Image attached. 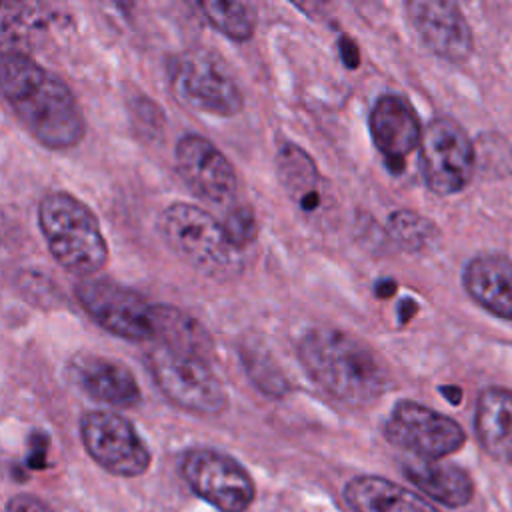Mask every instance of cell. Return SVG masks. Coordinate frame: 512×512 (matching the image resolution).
I'll use <instances>...</instances> for the list:
<instances>
[{
	"mask_svg": "<svg viewBox=\"0 0 512 512\" xmlns=\"http://www.w3.org/2000/svg\"><path fill=\"white\" fill-rule=\"evenodd\" d=\"M0 70L4 100L38 144L64 150L84 138L82 108L60 76L20 50H4Z\"/></svg>",
	"mask_w": 512,
	"mask_h": 512,
	"instance_id": "obj_1",
	"label": "cell"
},
{
	"mask_svg": "<svg viewBox=\"0 0 512 512\" xmlns=\"http://www.w3.org/2000/svg\"><path fill=\"white\" fill-rule=\"evenodd\" d=\"M298 358L328 396L350 408L374 404L388 388V374L376 354L342 330L306 332L298 344Z\"/></svg>",
	"mask_w": 512,
	"mask_h": 512,
	"instance_id": "obj_2",
	"label": "cell"
},
{
	"mask_svg": "<svg viewBox=\"0 0 512 512\" xmlns=\"http://www.w3.org/2000/svg\"><path fill=\"white\" fill-rule=\"evenodd\" d=\"M38 228L52 258L68 272L90 278L108 262V244L96 214L70 192L42 196L36 210Z\"/></svg>",
	"mask_w": 512,
	"mask_h": 512,
	"instance_id": "obj_3",
	"label": "cell"
},
{
	"mask_svg": "<svg viewBox=\"0 0 512 512\" xmlns=\"http://www.w3.org/2000/svg\"><path fill=\"white\" fill-rule=\"evenodd\" d=\"M158 230L182 260L214 280L234 278L244 268L242 250L230 240L224 224L204 208L172 202L162 210Z\"/></svg>",
	"mask_w": 512,
	"mask_h": 512,
	"instance_id": "obj_4",
	"label": "cell"
},
{
	"mask_svg": "<svg viewBox=\"0 0 512 512\" xmlns=\"http://www.w3.org/2000/svg\"><path fill=\"white\" fill-rule=\"evenodd\" d=\"M146 364L160 392L178 408L200 416H214L226 408V388L208 358L156 344Z\"/></svg>",
	"mask_w": 512,
	"mask_h": 512,
	"instance_id": "obj_5",
	"label": "cell"
},
{
	"mask_svg": "<svg viewBox=\"0 0 512 512\" xmlns=\"http://www.w3.org/2000/svg\"><path fill=\"white\" fill-rule=\"evenodd\" d=\"M176 96L190 108L212 116H236L244 106L242 90L226 62L210 50H188L170 64Z\"/></svg>",
	"mask_w": 512,
	"mask_h": 512,
	"instance_id": "obj_6",
	"label": "cell"
},
{
	"mask_svg": "<svg viewBox=\"0 0 512 512\" xmlns=\"http://www.w3.org/2000/svg\"><path fill=\"white\" fill-rule=\"evenodd\" d=\"M74 296L82 310L106 332L144 342L156 336V304L140 292L112 280L86 278L74 286Z\"/></svg>",
	"mask_w": 512,
	"mask_h": 512,
	"instance_id": "obj_7",
	"label": "cell"
},
{
	"mask_svg": "<svg viewBox=\"0 0 512 512\" xmlns=\"http://www.w3.org/2000/svg\"><path fill=\"white\" fill-rule=\"evenodd\" d=\"M420 166L426 186L438 196L462 192L474 174V146L460 122L432 118L420 142Z\"/></svg>",
	"mask_w": 512,
	"mask_h": 512,
	"instance_id": "obj_8",
	"label": "cell"
},
{
	"mask_svg": "<svg viewBox=\"0 0 512 512\" xmlns=\"http://www.w3.org/2000/svg\"><path fill=\"white\" fill-rule=\"evenodd\" d=\"M80 438L90 458L114 476H140L150 468V450L134 424L112 410H92L80 420Z\"/></svg>",
	"mask_w": 512,
	"mask_h": 512,
	"instance_id": "obj_9",
	"label": "cell"
},
{
	"mask_svg": "<svg viewBox=\"0 0 512 512\" xmlns=\"http://www.w3.org/2000/svg\"><path fill=\"white\" fill-rule=\"evenodd\" d=\"M382 432L390 444L424 460H440L466 442V432L456 420L412 400H400L392 408Z\"/></svg>",
	"mask_w": 512,
	"mask_h": 512,
	"instance_id": "obj_10",
	"label": "cell"
},
{
	"mask_svg": "<svg viewBox=\"0 0 512 512\" xmlns=\"http://www.w3.org/2000/svg\"><path fill=\"white\" fill-rule=\"evenodd\" d=\"M182 478L206 502L222 512H244L256 488L246 468L232 456L212 450L194 448L180 462Z\"/></svg>",
	"mask_w": 512,
	"mask_h": 512,
	"instance_id": "obj_11",
	"label": "cell"
},
{
	"mask_svg": "<svg viewBox=\"0 0 512 512\" xmlns=\"http://www.w3.org/2000/svg\"><path fill=\"white\" fill-rule=\"evenodd\" d=\"M176 172L188 190L214 206H228L238 190L236 170L224 152L200 134H184L174 148Z\"/></svg>",
	"mask_w": 512,
	"mask_h": 512,
	"instance_id": "obj_12",
	"label": "cell"
},
{
	"mask_svg": "<svg viewBox=\"0 0 512 512\" xmlns=\"http://www.w3.org/2000/svg\"><path fill=\"white\" fill-rule=\"evenodd\" d=\"M406 12L420 40L438 58L452 64L466 62L474 48L472 30L456 2L410 0Z\"/></svg>",
	"mask_w": 512,
	"mask_h": 512,
	"instance_id": "obj_13",
	"label": "cell"
},
{
	"mask_svg": "<svg viewBox=\"0 0 512 512\" xmlns=\"http://www.w3.org/2000/svg\"><path fill=\"white\" fill-rule=\"evenodd\" d=\"M368 128L376 150L394 174L404 170L406 156L420 146L424 132L412 104L400 94H382L374 102Z\"/></svg>",
	"mask_w": 512,
	"mask_h": 512,
	"instance_id": "obj_14",
	"label": "cell"
},
{
	"mask_svg": "<svg viewBox=\"0 0 512 512\" xmlns=\"http://www.w3.org/2000/svg\"><path fill=\"white\" fill-rule=\"evenodd\" d=\"M68 376L86 396L114 408L136 406L142 398L134 374L124 364L106 356H74L68 364Z\"/></svg>",
	"mask_w": 512,
	"mask_h": 512,
	"instance_id": "obj_15",
	"label": "cell"
},
{
	"mask_svg": "<svg viewBox=\"0 0 512 512\" xmlns=\"http://www.w3.org/2000/svg\"><path fill=\"white\" fill-rule=\"evenodd\" d=\"M276 172L288 198L306 216H322L330 198L312 156L294 142H284L276 154Z\"/></svg>",
	"mask_w": 512,
	"mask_h": 512,
	"instance_id": "obj_16",
	"label": "cell"
},
{
	"mask_svg": "<svg viewBox=\"0 0 512 512\" xmlns=\"http://www.w3.org/2000/svg\"><path fill=\"white\" fill-rule=\"evenodd\" d=\"M462 284L484 310L512 320V260L502 254H480L466 264Z\"/></svg>",
	"mask_w": 512,
	"mask_h": 512,
	"instance_id": "obj_17",
	"label": "cell"
},
{
	"mask_svg": "<svg viewBox=\"0 0 512 512\" xmlns=\"http://www.w3.org/2000/svg\"><path fill=\"white\" fill-rule=\"evenodd\" d=\"M474 432L494 460L512 466V390L490 386L478 394Z\"/></svg>",
	"mask_w": 512,
	"mask_h": 512,
	"instance_id": "obj_18",
	"label": "cell"
},
{
	"mask_svg": "<svg viewBox=\"0 0 512 512\" xmlns=\"http://www.w3.org/2000/svg\"><path fill=\"white\" fill-rule=\"evenodd\" d=\"M402 472L426 496L448 508L466 506L474 496L472 478L454 464L412 456L402 462Z\"/></svg>",
	"mask_w": 512,
	"mask_h": 512,
	"instance_id": "obj_19",
	"label": "cell"
},
{
	"mask_svg": "<svg viewBox=\"0 0 512 512\" xmlns=\"http://www.w3.org/2000/svg\"><path fill=\"white\" fill-rule=\"evenodd\" d=\"M354 512H438L420 494L382 476H356L344 488Z\"/></svg>",
	"mask_w": 512,
	"mask_h": 512,
	"instance_id": "obj_20",
	"label": "cell"
},
{
	"mask_svg": "<svg viewBox=\"0 0 512 512\" xmlns=\"http://www.w3.org/2000/svg\"><path fill=\"white\" fill-rule=\"evenodd\" d=\"M156 344L188 350L194 354H200L204 358H210L214 352V342L208 330L188 316L186 312L168 306V304H156Z\"/></svg>",
	"mask_w": 512,
	"mask_h": 512,
	"instance_id": "obj_21",
	"label": "cell"
},
{
	"mask_svg": "<svg viewBox=\"0 0 512 512\" xmlns=\"http://www.w3.org/2000/svg\"><path fill=\"white\" fill-rule=\"evenodd\" d=\"M198 8L206 16V20L230 40L244 42L252 38L256 28V18L250 4L230 2V0H224V2L208 0V2H200Z\"/></svg>",
	"mask_w": 512,
	"mask_h": 512,
	"instance_id": "obj_22",
	"label": "cell"
},
{
	"mask_svg": "<svg viewBox=\"0 0 512 512\" xmlns=\"http://www.w3.org/2000/svg\"><path fill=\"white\" fill-rule=\"evenodd\" d=\"M388 232L394 242L408 252L428 250L438 240L436 224L408 208H400L390 214Z\"/></svg>",
	"mask_w": 512,
	"mask_h": 512,
	"instance_id": "obj_23",
	"label": "cell"
},
{
	"mask_svg": "<svg viewBox=\"0 0 512 512\" xmlns=\"http://www.w3.org/2000/svg\"><path fill=\"white\" fill-rule=\"evenodd\" d=\"M244 364H246V372L250 374L252 382L268 396H282L288 390V384L282 376V372L278 370V366H274V362L266 356H262L260 352H246L244 354Z\"/></svg>",
	"mask_w": 512,
	"mask_h": 512,
	"instance_id": "obj_24",
	"label": "cell"
},
{
	"mask_svg": "<svg viewBox=\"0 0 512 512\" xmlns=\"http://www.w3.org/2000/svg\"><path fill=\"white\" fill-rule=\"evenodd\" d=\"M224 228L230 236V240L242 250L248 244L254 242L256 234H258V226H256V216L248 206H234L228 208L226 218H224Z\"/></svg>",
	"mask_w": 512,
	"mask_h": 512,
	"instance_id": "obj_25",
	"label": "cell"
},
{
	"mask_svg": "<svg viewBox=\"0 0 512 512\" xmlns=\"http://www.w3.org/2000/svg\"><path fill=\"white\" fill-rule=\"evenodd\" d=\"M4 512H54L52 506H48L44 500L30 496V494H18L8 500Z\"/></svg>",
	"mask_w": 512,
	"mask_h": 512,
	"instance_id": "obj_26",
	"label": "cell"
},
{
	"mask_svg": "<svg viewBox=\"0 0 512 512\" xmlns=\"http://www.w3.org/2000/svg\"><path fill=\"white\" fill-rule=\"evenodd\" d=\"M340 48H342V60L346 62V66H350V68H356V66H358V60H360L356 44H354L352 40H348V38H342V42H340Z\"/></svg>",
	"mask_w": 512,
	"mask_h": 512,
	"instance_id": "obj_27",
	"label": "cell"
},
{
	"mask_svg": "<svg viewBox=\"0 0 512 512\" xmlns=\"http://www.w3.org/2000/svg\"><path fill=\"white\" fill-rule=\"evenodd\" d=\"M442 394L452 402V404H458L460 398H462V392L460 388H454V386H448V388H442Z\"/></svg>",
	"mask_w": 512,
	"mask_h": 512,
	"instance_id": "obj_28",
	"label": "cell"
}]
</instances>
